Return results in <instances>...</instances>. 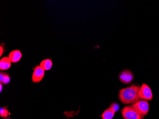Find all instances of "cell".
<instances>
[{"instance_id":"cell-1","label":"cell","mask_w":159,"mask_h":119,"mask_svg":"<svg viewBox=\"0 0 159 119\" xmlns=\"http://www.w3.org/2000/svg\"><path fill=\"white\" fill-rule=\"evenodd\" d=\"M140 86L133 85L131 86L121 89L119 92V99L125 105L133 104L140 101L139 92Z\"/></svg>"},{"instance_id":"cell-2","label":"cell","mask_w":159,"mask_h":119,"mask_svg":"<svg viewBox=\"0 0 159 119\" xmlns=\"http://www.w3.org/2000/svg\"><path fill=\"white\" fill-rule=\"evenodd\" d=\"M121 114L124 119H143L144 118L134 109L131 105L123 108L121 110Z\"/></svg>"},{"instance_id":"cell-3","label":"cell","mask_w":159,"mask_h":119,"mask_svg":"<svg viewBox=\"0 0 159 119\" xmlns=\"http://www.w3.org/2000/svg\"><path fill=\"white\" fill-rule=\"evenodd\" d=\"M131 106L144 117L149 113L150 105L147 101L140 100L131 105Z\"/></svg>"},{"instance_id":"cell-4","label":"cell","mask_w":159,"mask_h":119,"mask_svg":"<svg viewBox=\"0 0 159 119\" xmlns=\"http://www.w3.org/2000/svg\"><path fill=\"white\" fill-rule=\"evenodd\" d=\"M139 96L141 100L152 101L153 99L152 90L150 86L145 83H143L140 86Z\"/></svg>"},{"instance_id":"cell-5","label":"cell","mask_w":159,"mask_h":119,"mask_svg":"<svg viewBox=\"0 0 159 119\" xmlns=\"http://www.w3.org/2000/svg\"><path fill=\"white\" fill-rule=\"evenodd\" d=\"M119 79L121 83L128 85L134 80V74L132 71L128 70L122 71L120 73Z\"/></svg>"},{"instance_id":"cell-6","label":"cell","mask_w":159,"mask_h":119,"mask_svg":"<svg viewBox=\"0 0 159 119\" xmlns=\"http://www.w3.org/2000/svg\"><path fill=\"white\" fill-rule=\"evenodd\" d=\"M45 74V71L40 66H36L33 76H32V80L34 83H39L43 80Z\"/></svg>"},{"instance_id":"cell-7","label":"cell","mask_w":159,"mask_h":119,"mask_svg":"<svg viewBox=\"0 0 159 119\" xmlns=\"http://www.w3.org/2000/svg\"><path fill=\"white\" fill-rule=\"evenodd\" d=\"M22 54L20 51L16 50L11 52L8 57L11 62H17L20 60Z\"/></svg>"},{"instance_id":"cell-8","label":"cell","mask_w":159,"mask_h":119,"mask_svg":"<svg viewBox=\"0 0 159 119\" xmlns=\"http://www.w3.org/2000/svg\"><path fill=\"white\" fill-rule=\"evenodd\" d=\"M11 62L9 57H3L0 61V69L1 70L9 69L11 66Z\"/></svg>"},{"instance_id":"cell-9","label":"cell","mask_w":159,"mask_h":119,"mask_svg":"<svg viewBox=\"0 0 159 119\" xmlns=\"http://www.w3.org/2000/svg\"><path fill=\"white\" fill-rule=\"evenodd\" d=\"M52 61L50 59H45L40 63V66L44 71H48L51 69L52 66Z\"/></svg>"},{"instance_id":"cell-10","label":"cell","mask_w":159,"mask_h":119,"mask_svg":"<svg viewBox=\"0 0 159 119\" xmlns=\"http://www.w3.org/2000/svg\"><path fill=\"white\" fill-rule=\"evenodd\" d=\"M115 113L114 112L109 108L103 112L102 114V119H112L115 115Z\"/></svg>"},{"instance_id":"cell-11","label":"cell","mask_w":159,"mask_h":119,"mask_svg":"<svg viewBox=\"0 0 159 119\" xmlns=\"http://www.w3.org/2000/svg\"><path fill=\"white\" fill-rule=\"evenodd\" d=\"M10 81V77L8 74L4 72H1L0 74V82L1 84L6 85Z\"/></svg>"},{"instance_id":"cell-12","label":"cell","mask_w":159,"mask_h":119,"mask_svg":"<svg viewBox=\"0 0 159 119\" xmlns=\"http://www.w3.org/2000/svg\"><path fill=\"white\" fill-rule=\"evenodd\" d=\"M9 111L7 110L6 107L1 108L0 109V116L2 118H6L7 116L10 115Z\"/></svg>"},{"instance_id":"cell-13","label":"cell","mask_w":159,"mask_h":119,"mask_svg":"<svg viewBox=\"0 0 159 119\" xmlns=\"http://www.w3.org/2000/svg\"><path fill=\"white\" fill-rule=\"evenodd\" d=\"M109 108L114 112H116L119 110L120 106L117 103H113L111 104Z\"/></svg>"},{"instance_id":"cell-14","label":"cell","mask_w":159,"mask_h":119,"mask_svg":"<svg viewBox=\"0 0 159 119\" xmlns=\"http://www.w3.org/2000/svg\"><path fill=\"white\" fill-rule=\"evenodd\" d=\"M4 52V49L2 46H0V56H1Z\"/></svg>"},{"instance_id":"cell-15","label":"cell","mask_w":159,"mask_h":119,"mask_svg":"<svg viewBox=\"0 0 159 119\" xmlns=\"http://www.w3.org/2000/svg\"><path fill=\"white\" fill-rule=\"evenodd\" d=\"M2 84H1V85H0V91H1V92H2Z\"/></svg>"},{"instance_id":"cell-16","label":"cell","mask_w":159,"mask_h":119,"mask_svg":"<svg viewBox=\"0 0 159 119\" xmlns=\"http://www.w3.org/2000/svg\"><path fill=\"white\" fill-rule=\"evenodd\" d=\"M10 119V118H6V119Z\"/></svg>"}]
</instances>
